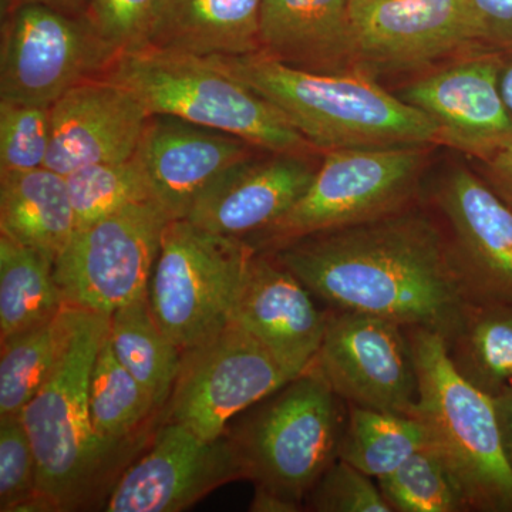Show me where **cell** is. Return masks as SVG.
I'll use <instances>...</instances> for the list:
<instances>
[{
    "label": "cell",
    "mask_w": 512,
    "mask_h": 512,
    "mask_svg": "<svg viewBox=\"0 0 512 512\" xmlns=\"http://www.w3.org/2000/svg\"><path fill=\"white\" fill-rule=\"evenodd\" d=\"M268 252L326 308L433 330L444 339L456 330L470 302L443 228L421 201Z\"/></svg>",
    "instance_id": "cell-1"
},
{
    "label": "cell",
    "mask_w": 512,
    "mask_h": 512,
    "mask_svg": "<svg viewBox=\"0 0 512 512\" xmlns=\"http://www.w3.org/2000/svg\"><path fill=\"white\" fill-rule=\"evenodd\" d=\"M211 59L281 111L316 150L440 146L436 123L369 74L311 72L264 50Z\"/></svg>",
    "instance_id": "cell-2"
},
{
    "label": "cell",
    "mask_w": 512,
    "mask_h": 512,
    "mask_svg": "<svg viewBox=\"0 0 512 512\" xmlns=\"http://www.w3.org/2000/svg\"><path fill=\"white\" fill-rule=\"evenodd\" d=\"M109 330V315L77 308L62 360L22 412L36 454L39 491L55 512L99 504L131 463L130 451L103 443L90 419V373Z\"/></svg>",
    "instance_id": "cell-3"
},
{
    "label": "cell",
    "mask_w": 512,
    "mask_h": 512,
    "mask_svg": "<svg viewBox=\"0 0 512 512\" xmlns=\"http://www.w3.org/2000/svg\"><path fill=\"white\" fill-rule=\"evenodd\" d=\"M406 332L419 377L414 416L429 430L431 447L456 480L468 512H512V467L493 394L458 373L439 333Z\"/></svg>",
    "instance_id": "cell-4"
},
{
    "label": "cell",
    "mask_w": 512,
    "mask_h": 512,
    "mask_svg": "<svg viewBox=\"0 0 512 512\" xmlns=\"http://www.w3.org/2000/svg\"><path fill=\"white\" fill-rule=\"evenodd\" d=\"M106 77L136 94L150 116L225 131L265 153L316 150L281 111L211 57L143 47L114 57Z\"/></svg>",
    "instance_id": "cell-5"
},
{
    "label": "cell",
    "mask_w": 512,
    "mask_h": 512,
    "mask_svg": "<svg viewBox=\"0 0 512 512\" xmlns=\"http://www.w3.org/2000/svg\"><path fill=\"white\" fill-rule=\"evenodd\" d=\"M251 409L229 434L248 480L305 504L313 485L338 460L348 404L312 362Z\"/></svg>",
    "instance_id": "cell-6"
},
{
    "label": "cell",
    "mask_w": 512,
    "mask_h": 512,
    "mask_svg": "<svg viewBox=\"0 0 512 512\" xmlns=\"http://www.w3.org/2000/svg\"><path fill=\"white\" fill-rule=\"evenodd\" d=\"M431 146L328 151L311 185L272 227L249 239L271 251L319 232L386 217L420 201Z\"/></svg>",
    "instance_id": "cell-7"
},
{
    "label": "cell",
    "mask_w": 512,
    "mask_h": 512,
    "mask_svg": "<svg viewBox=\"0 0 512 512\" xmlns=\"http://www.w3.org/2000/svg\"><path fill=\"white\" fill-rule=\"evenodd\" d=\"M255 248L188 220H171L148 284L151 311L181 352L217 335L234 320Z\"/></svg>",
    "instance_id": "cell-8"
},
{
    "label": "cell",
    "mask_w": 512,
    "mask_h": 512,
    "mask_svg": "<svg viewBox=\"0 0 512 512\" xmlns=\"http://www.w3.org/2000/svg\"><path fill=\"white\" fill-rule=\"evenodd\" d=\"M170 221L151 200L77 229L53 265L67 305L110 316L148 292Z\"/></svg>",
    "instance_id": "cell-9"
},
{
    "label": "cell",
    "mask_w": 512,
    "mask_h": 512,
    "mask_svg": "<svg viewBox=\"0 0 512 512\" xmlns=\"http://www.w3.org/2000/svg\"><path fill=\"white\" fill-rule=\"evenodd\" d=\"M296 376L232 320L217 335L184 350L165 421L202 440L220 439L235 416Z\"/></svg>",
    "instance_id": "cell-10"
},
{
    "label": "cell",
    "mask_w": 512,
    "mask_h": 512,
    "mask_svg": "<svg viewBox=\"0 0 512 512\" xmlns=\"http://www.w3.org/2000/svg\"><path fill=\"white\" fill-rule=\"evenodd\" d=\"M116 56L86 18L42 3L10 6L3 25L0 97L50 107Z\"/></svg>",
    "instance_id": "cell-11"
},
{
    "label": "cell",
    "mask_w": 512,
    "mask_h": 512,
    "mask_svg": "<svg viewBox=\"0 0 512 512\" xmlns=\"http://www.w3.org/2000/svg\"><path fill=\"white\" fill-rule=\"evenodd\" d=\"M470 302L512 305V207L476 168L451 165L423 188Z\"/></svg>",
    "instance_id": "cell-12"
},
{
    "label": "cell",
    "mask_w": 512,
    "mask_h": 512,
    "mask_svg": "<svg viewBox=\"0 0 512 512\" xmlns=\"http://www.w3.org/2000/svg\"><path fill=\"white\" fill-rule=\"evenodd\" d=\"M349 26L352 70L372 77L484 47L470 0H352Z\"/></svg>",
    "instance_id": "cell-13"
},
{
    "label": "cell",
    "mask_w": 512,
    "mask_h": 512,
    "mask_svg": "<svg viewBox=\"0 0 512 512\" xmlns=\"http://www.w3.org/2000/svg\"><path fill=\"white\" fill-rule=\"evenodd\" d=\"M313 363L346 404L414 416L419 377L412 343L399 323L328 308Z\"/></svg>",
    "instance_id": "cell-14"
},
{
    "label": "cell",
    "mask_w": 512,
    "mask_h": 512,
    "mask_svg": "<svg viewBox=\"0 0 512 512\" xmlns=\"http://www.w3.org/2000/svg\"><path fill=\"white\" fill-rule=\"evenodd\" d=\"M239 480H248L247 468L231 436L202 440L164 421L151 447L121 473L104 511L180 512Z\"/></svg>",
    "instance_id": "cell-15"
},
{
    "label": "cell",
    "mask_w": 512,
    "mask_h": 512,
    "mask_svg": "<svg viewBox=\"0 0 512 512\" xmlns=\"http://www.w3.org/2000/svg\"><path fill=\"white\" fill-rule=\"evenodd\" d=\"M504 52L483 47L414 80L397 96L436 123L440 146L480 163L512 144V117L500 92Z\"/></svg>",
    "instance_id": "cell-16"
},
{
    "label": "cell",
    "mask_w": 512,
    "mask_h": 512,
    "mask_svg": "<svg viewBox=\"0 0 512 512\" xmlns=\"http://www.w3.org/2000/svg\"><path fill=\"white\" fill-rule=\"evenodd\" d=\"M150 117L136 94L109 77L77 84L50 106L45 167L66 177L89 165L130 160Z\"/></svg>",
    "instance_id": "cell-17"
},
{
    "label": "cell",
    "mask_w": 512,
    "mask_h": 512,
    "mask_svg": "<svg viewBox=\"0 0 512 512\" xmlns=\"http://www.w3.org/2000/svg\"><path fill=\"white\" fill-rule=\"evenodd\" d=\"M255 150L225 131L156 114L148 120L134 156L146 173L153 200L171 220H184L222 174L254 156Z\"/></svg>",
    "instance_id": "cell-18"
},
{
    "label": "cell",
    "mask_w": 512,
    "mask_h": 512,
    "mask_svg": "<svg viewBox=\"0 0 512 512\" xmlns=\"http://www.w3.org/2000/svg\"><path fill=\"white\" fill-rule=\"evenodd\" d=\"M308 156L269 153L245 158L198 198L184 220L212 234L248 242L281 220L308 190L318 170Z\"/></svg>",
    "instance_id": "cell-19"
},
{
    "label": "cell",
    "mask_w": 512,
    "mask_h": 512,
    "mask_svg": "<svg viewBox=\"0 0 512 512\" xmlns=\"http://www.w3.org/2000/svg\"><path fill=\"white\" fill-rule=\"evenodd\" d=\"M271 252L255 249L239 293L234 322L261 342L285 367L301 375L325 335L328 308Z\"/></svg>",
    "instance_id": "cell-20"
},
{
    "label": "cell",
    "mask_w": 512,
    "mask_h": 512,
    "mask_svg": "<svg viewBox=\"0 0 512 512\" xmlns=\"http://www.w3.org/2000/svg\"><path fill=\"white\" fill-rule=\"evenodd\" d=\"M352 0H262L261 50L311 72H348Z\"/></svg>",
    "instance_id": "cell-21"
},
{
    "label": "cell",
    "mask_w": 512,
    "mask_h": 512,
    "mask_svg": "<svg viewBox=\"0 0 512 512\" xmlns=\"http://www.w3.org/2000/svg\"><path fill=\"white\" fill-rule=\"evenodd\" d=\"M262 0H160L146 47L200 57L261 50Z\"/></svg>",
    "instance_id": "cell-22"
},
{
    "label": "cell",
    "mask_w": 512,
    "mask_h": 512,
    "mask_svg": "<svg viewBox=\"0 0 512 512\" xmlns=\"http://www.w3.org/2000/svg\"><path fill=\"white\" fill-rule=\"evenodd\" d=\"M0 229L55 264L76 232L66 177L46 167L0 174Z\"/></svg>",
    "instance_id": "cell-23"
},
{
    "label": "cell",
    "mask_w": 512,
    "mask_h": 512,
    "mask_svg": "<svg viewBox=\"0 0 512 512\" xmlns=\"http://www.w3.org/2000/svg\"><path fill=\"white\" fill-rule=\"evenodd\" d=\"M89 410L94 433L117 450H137L150 421L161 412L156 400L121 365L109 336L94 360L89 382Z\"/></svg>",
    "instance_id": "cell-24"
},
{
    "label": "cell",
    "mask_w": 512,
    "mask_h": 512,
    "mask_svg": "<svg viewBox=\"0 0 512 512\" xmlns=\"http://www.w3.org/2000/svg\"><path fill=\"white\" fill-rule=\"evenodd\" d=\"M77 308L0 340V416L22 414L45 386L69 346Z\"/></svg>",
    "instance_id": "cell-25"
},
{
    "label": "cell",
    "mask_w": 512,
    "mask_h": 512,
    "mask_svg": "<svg viewBox=\"0 0 512 512\" xmlns=\"http://www.w3.org/2000/svg\"><path fill=\"white\" fill-rule=\"evenodd\" d=\"M53 261L0 235V340L56 318L66 308Z\"/></svg>",
    "instance_id": "cell-26"
},
{
    "label": "cell",
    "mask_w": 512,
    "mask_h": 512,
    "mask_svg": "<svg viewBox=\"0 0 512 512\" xmlns=\"http://www.w3.org/2000/svg\"><path fill=\"white\" fill-rule=\"evenodd\" d=\"M446 346L458 373L494 396L512 384V305L468 302Z\"/></svg>",
    "instance_id": "cell-27"
},
{
    "label": "cell",
    "mask_w": 512,
    "mask_h": 512,
    "mask_svg": "<svg viewBox=\"0 0 512 512\" xmlns=\"http://www.w3.org/2000/svg\"><path fill=\"white\" fill-rule=\"evenodd\" d=\"M109 340L121 365L163 410L173 393L183 352L158 325L148 292L111 313Z\"/></svg>",
    "instance_id": "cell-28"
},
{
    "label": "cell",
    "mask_w": 512,
    "mask_h": 512,
    "mask_svg": "<svg viewBox=\"0 0 512 512\" xmlns=\"http://www.w3.org/2000/svg\"><path fill=\"white\" fill-rule=\"evenodd\" d=\"M430 446L429 430L419 417L348 404L338 458L379 480Z\"/></svg>",
    "instance_id": "cell-29"
},
{
    "label": "cell",
    "mask_w": 512,
    "mask_h": 512,
    "mask_svg": "<svg viewBox=\"0 0 512 512\" xmlns=\"http://www.w3.org/2000/svg\"><path fill=\"white\" fill-rule=\"evenodd\" d=\"M76 231L128 207L153 200L150 184L136 156L119 163L80 168L66 175ZM154 201V200H153Z\"/></svg>",
    "instance_id": "cell-30"
},
{
    "label": "cell",
    "mask_w": 512,
    "mask_h": 512,
    "mask_svg": "<svg viewBox=\"0 0 512 512\" xmlns=\"http://www.w3.org/2000/svg\"><path fill=\"white\" fill-rule=\"evenodd\" d=\"M376 481L393 512H468L456 480L431 446Z\"/></svg>",
    "instance_id": "cell-31"
},
{
    "label": "cell",
    "mask_w": 512,
    "mask_h": 512,
    "mask_svg": "<svg viewBox=\"0 0 512 512\" xmlns=\"http://www.w3.org/2000/svg\"><path fill=\"white\" fill-rule=\"evenodd\" d=\"M0 511L55 512L40 494L36 454L22 414L0 416Z\"/></svg>",
    "instance_id": "cell-32"
},
{
    "label": "cell",
    "mask_w": 512,
    "mask_h": 512,
    "mask_svg": "<svg viewBox=\"0 0 512 512\" xmlns=\"http://www.w3.org/2000/svg\"><path fill=\"white\" fill-rule=\"evenodd\" d=\"M50 107L0 101V174L45 167Z\"/></svg>",
    "instance_id": "cell-33"
},
{
    "label": "cell",
    "mask_w": 512,
    "mask_h": 512,
    "mask_svg": "<svg viewBox=\"0 0 512 512\" xmlns=\"http://www.w3.org/2000/svg\"><path fill=\"white\" fill-rule=\"evenodd\" d=\"M303 505L313 512H393L375 478L340 458L313 485Z\"/></svg>",
    "instance_id": "cell-34"
},
{
    "label": "cell",
    "mask_w": 512,
    "mask_h": 512,
    "mask_svg": "<svg viewBox=\"0 0 512 512\" xmlns=\"http://www.w3.org/2000/svg\"><path fill=\"white\" fill-rule=\"evenodd\" d=\"M160 0H86L87 22L116 55L147 46Z\"/></svg>",
    "instance_id": "cell-35"
},
{
    "label": "cell",
    "mask_w": 512,
    "mask_h": 512,
    "mask_svg": "<svg viewBox=\"0 0 512 512\" xmlns=\"http://www.w3.org/2000/svg\"><path fill=\"white\" fill-rule=\"evenodd\" d=\"M476 16L480 45L512 49V0H470Z\"/></svg>",
    "instance_id": "cell-36"
},
{
    "label": "cell",
    "mask_w": 512,
    "mask_h": 512,
    "mask_svg": "<svg viewBox=\"0 0 512 512\" xmlns=\"http://www.w3.org/2000/svg\"><path fill=\"white\" fill-rule=\"evenodd\" d=\"M477 164L478 174L512 207V144Z\"/></svg>",
    "instance_id": "cell-37"
},
{
    "label": "cell",
    "mask_w": 512,
    "mask_h": 512,
    "mask_svg": "<svg viewBox=\"0 0 512 512\" xmlns=\"http://www.w3.org/2000/svg\"><path fill=\"white\" fill-rule=\"evenodd\" d=\"M251 512H299L305 511L303 505L293 503L288 498L274 493V491L266 490L264 487H255L254 498L249 504Z\"/></svg>",
    "instance_id": "cell-38"
},
{
    "label": "cell",
    "mask_w": 512,
    "mask_h": 512,
    "mask_svg": "<svg viewBox=\"0 0 512 512\" xmlns=\"http://www.w3.org/2000/svg\"><path fill=\"white\" fill-rule=\"evenodd\" d=\"M494 403L498 421H500L505 453L512 467V384H508L494 394Z\"/></svg>",
    "instance_id": "cell-39"
},
{
    "label": "cell",
    "mask_w": 512,
    "mask_h": 512,
    "mask_svg": "<svg viewBox=\"0 0 512 512\" xmlns=\"http://www.w3.org/2000/svg\"><path fill=\"white\" fill-rule=\"evenodd\" d=\"M500 92L512 117V49L504 52L500 70Z\"/></svg>",
    "instance_id": "cell-40"
},
{
    "label": "cell",
    "mask_w": 512,
    "mask_h": 512,
    "mask_svg": "<svg viewBox=\"0 0 512 512\" xmlns=\"http://www.w3.org/2000/svg\"><path fill=\"white\" fill-rule=\"evenodd\" d=\"M6 2H8V8H10V6L20 5V3H42V5L50 6V8L72 13V15H74L77 10L86 8V0H6Z\"/></svg>",
    "instance_id": "cell-41"
}]
</instances>
